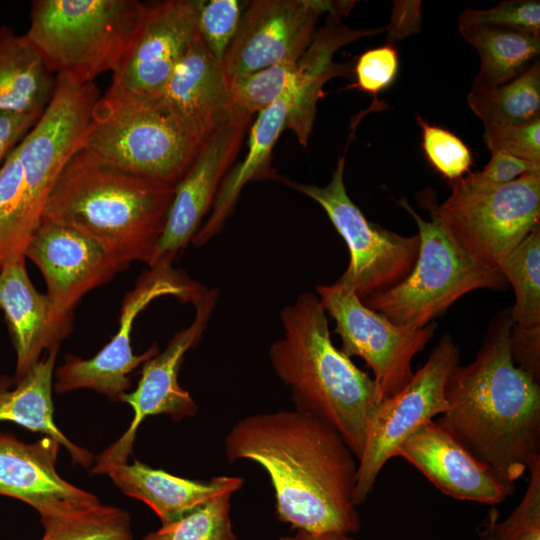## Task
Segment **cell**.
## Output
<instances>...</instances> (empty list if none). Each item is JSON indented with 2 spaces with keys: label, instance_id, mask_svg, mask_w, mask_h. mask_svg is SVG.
I'll use <instances>...</instances> for the list:
<instances>
[{
  "label": "cell",
  "instance_id": "f546056e",
  "mask_svg": "<svg viewBox=\"0 0 540 540\" xmlns=\"http://www.w3.org/2000/svg\"><path fill=\"white\" fill-rule=\"evenodd\" d=\"M512 285L515 304L510 309L514 325L540 326V224L498 265Z\"/></svg>",
  "mask_w": 540,
  "mask_h": 540
},
{
  "label": "cell",
  "instance_id": "7bdbcfd3",
  "mask_svg": "<svg viewBox=\"0 0 540 540\" xmlns=\"http://www.w3.org/2000/svg\"><path fill=\"white\" fill-rule=\"evenodd\" d=\"M39 118L0 110V167Z\"/></svg>",
  "mask_w": 540,
  "mask_h": 540
},
{
  "label": "cell",
  "instance_id": "484cf974",
  "mask_svg": "<svg viewBox=\"0 0 540 540\" xmlns=\"http://www.w3.org/2000/svg\"><path fill=\"white\" fill-rule=\"evenodd\" d=\"M56 81L25 34L0 26V110L40 117Z\"/></svg>",
  "mask_w": 540,
  "mask_h": 540
},
{
  "label": "cell",
  "instance_id": "7c38bea8",
  "mask_svg": "<svg viewBox=\"0 0 540 540\" xmlns=\"http://www.w3.org/2000/svg\"><path fill=\"white\" fill-rule=\"evenodd\" d=\"M317 296L335 321L341 351L358 356L372 370L382 400L401 391L413 377L412 359L433 338L437 324L399 326L363 304L354 292L335 283L316 286Z\"/></svg>",
  "mask_w": 540,
  "mask_h": 540
},
{
  "label": "cell",
  "instance_id": "277c9868",
  "mask_svg": "<svg viewBox=\"0 0 540 540\" xmlns=\"http://www.w3.org/2000/svg\"><path fill=\"white\" fill-rule=\"evenodd\" d=\"M174 188L122 172L83 147L61 170L43 217L97 240L125 270L150 265L163 233Z\"/></svg>",
  "mask_w": 540,
  "mask_h": 540
},
{
  "label": "cell",
  "instance_id": "f35d334b",
  "mask_svg": "<svg viewBox=\"0 0 540 540\" xmlns=\"http://www.w3.org/2000/svg\"><path fill=\"white\" fill-rule=\"evenodd\" d=\"M484 127L483 139L491 153L505 151L518 158L540 163V119L527 124Z\"/></svg>",
  "mask_w": 540,
  "mask_h": 540
},
{
  "label": "cell",
  "instance_id": "7402d4cb",
  "mask_svg": "<svg viewBox=\"0 0 540 540\" xmlns=\"http://www.w3.org/2000/svg\"><path fill=\"white\" fill-rule=\"evenodd\" d=\"M338 11L328 12L327 20L297 61L293 75L295 100L289 112L286 129L298 142L307 146L312 132L318 100L323 96L324 84L335 77H350L353 69L348 63H336L335 53L343 46L360 38L385 33L386 28L353 29L342 23Z\"/></svg>",
  "mask_w": 540,
  "mask_h": 540
},
{
  "label": "cell",
  "instance_id": "7a4b0ae2",
  "mask_svg": "<svg viewBox=\"0 0 540 540\" xmlns=\"http://www.w3.org/2000/svg\"><path fill=\"white\" fill-rule=\"evenodd\" d=\"M513 324L510 309L493 317L475 359L448 376L447 410L436 421L514 484L540 454V381L513 361Z\"/></svg>",
  "mask_w": 540,
  "mask_h": 540
},
{
  "label": "cell",
  "instance_id": "836d02e7",
  "mask_svg": "<svg viewBox=\"0 0 540 540\" xmlns=\"http://www.w3.org/2000/svg\"><path fill=\"white\" fill-rule=\"evenodd\" d=\"M421 129V147L429 164L450 182L469 174L473 166L470 148L456 134L415 116Z\"/></svg>",
  "mask_w": 540,
  "mask_h": 540
},
{
  "label": "cell",
  "instance_id": "d590c367",
  "mask_svg": "<svg viewBox=\"0 0 540 540\" xmlns=\"http://www.w3.org/2000/svg\"><path fill=\"white\" fill-rule=\"evenodd\" d=\"M525 494L509 517L493 524L498 540H540V454L529 463Z\"/></svg>",
  "mask_w": 540,
  "mask_h": 540
},
{
  "label": "cell",
  "instance_id": "60d3db41",
  "mask_svg": "<svg viewBox=\"0 0 540 540\" xmlns=\"http://www.w3.org/2000/svg\"><path fill=\"white\" fill-rule=\"evenodd\" d=\"M510 350L514 363L540 381V326L524 328L513 324Z\"/></svg>",
  "mask_w": 540,
  "mask_h": 540
},
{
  "label": "cell",
  "instance_id": "52a82bcc",
  "mask_svg": "<svg viewBox=\"0 0 540 540\" xmlns=\"http://www.w3.org/2000/svg\"><path fill=\"white\" fill-rule=\"evenodd\" d=\"M417 199L429 211L423 219L402 198L399 204L413 217L420 238L411 273L398 285L372 295L363 304L399 326L421 328L433 322L463 295L477 289L504 290L509 283L498 268L471 257L436 214V193L421 191Z\"/></svg>",
  "mask_w": 540,
  "mask_h": 540
},
{
  "label": "cell",
  "instance_id": "4fadbf2b",
  "mask_svg": "<svg viewBox=\"0 0 540 540\" xmlns=\"http://www.w3.org/2000/svg\"><path fill=\"white\" fill-rule=\"evenodd\" d=\"M218 295L217 289H208L193 303L195 316L192 323L176 332L164 351L142 364L136 389L125 393L120 400L131 406L133 419L125 433L96 457L91 474H107L113 466L127 463L137 430L145 418L167 415L180 421L197 414L198 405L180 386L178 374L185 354L199 343Z\"/></svg>",
  "mask_w": 540,
  "mask_h": 540
},
{
  "label": "cell",
  "instance_id": "9a60e30c",
  "mask_svg": "<svg viewBox=\"0 0 540 540\" xmlns=\"http://www.w3.org/2000/svg\"><path fill=\"white\" fill-rule=\"evenodd\" d=\"M24 255L43 274L53 320L67 336L72 331L73 311L81 299L122 271L97 240L47 218H42Z\"/></svg>",
  "mask_w": 540,
  "mask_h": 540
},
{
  "label": "cell",
  "instance_id": "cb8c5ba5",
  "mask_svg": "<svg viewBox=\"0 0 540 540\" xmlns=\"http://www.w3.org/2000/svg\"><path fill=\"white\" fill-rule=\"evenodd\" d=\"M294 100L295 87L292 77L283 94L258 113L249 131L247 154L221 184L210 217L192 239L196 246L204 244L220 230L247 182L276 175L270 165L271 153L278 137L286 129Z\"/></svg>",
  "mask_w": 540,
  "mask_h": 540
},
{
  "label": "cell",
  "instance_id": "8992f818",
  "mask_svg": "<svg viewBox=\"0 0 540 540\" xmlns=\"http://www.w3.org/2000/svg\"><path fill=\"white\" fill-rule=\"evenodd\" d=\"M146 11L136 0H35L25 35L55 76L87 84L117 69Z\"/></svg>",
  "mask_w": 540,
  "mask_h": 540
},
{
  "label": "cell",
  "instance_id": "30bf717a",
  "mask_svg": "<svg viewBox=\"0 0 540 540\" xmlns=\"http://www.w3.org/2000/svg\"><path fill=\"white\" fill-rule=\"evenodd\" d=\"M207 290L184 271L172 266L148 267L124 295L117 333L91 358L66 355L64 363L56 370L55 391L92 389L110 400L120 401L131 387L130 374L159 352L158 344L153 343L142 354L133 353L131 332L140 312L162 296H173L193 304Z\"/></svg>",
  "mask_w": 540,
  "mask_h": 540
},
{
  "label": "cell",
  "instance_id": "8fae6325",
  "mask_svg": "<svg viewBox=\"0 0 540 540\" xmlns=\"http://www.w3.org/2000/svg\"><path fill=\"white\" fill-rule=\"evenodd\" d=\"M459 354L451 335L444 333L408 384L380 402L369 423L364 450L358 460L353 494L356 506L366 501L382 468L397 456L402 443L447 410L445 384L459 364Z\"/></svg>",
  "mask_w": 540,
  "mask_h": 540
},
{
  "label": "cell",
  "instance_id": "d4e9b609",
  "mask_svg": "<svg viewBox=\"0 0 540 540\" xmlns=\"http://www.w3.org/2000/svg\"><path fill=\"white\" fill-rule=\"evenodd\" d=\"M58 350L46 352L19 380L0 375V421L18 424L56 440L70 453L74 463L88 468L94 461L93 454L70 441L53 418L52 381Z\"/></svg>",
  "mask_w": 540,
  "mask_h": 540
},
{
  "label": "cell",
  "instance_id": "3957f363",
  "mask_svg": "<svg viewBox=\"0 0 540 540\" xmlns=\"http://www.w3.org/2000/svg\"><path fill=\"white\" fill-rule=\"evenodd\" d=\"M280 319L283 335L270 346L269 360L290 390L295 410L334 429L359 460L382 401L374 379L333 345L316 294L301 293L281 310Z\"/></svg>",
  "mask_w": 540,
  "mask_h": 540
},
{
  "label": "cell",
  "instance_id": "e575fe53",
  "mask_svg": "<svg viewBox=\"0 0 540 540\" xmlns=\"http://www.w3.org/2000/svg\"><path fill=\"white\" fill-rule=\"evenodd\" d=\"M243 7L237 0L199 1L198 34L219 61H223L239 28Z\"/></svg>",
  "mask_w": 540,
  "mask_h": 540
},
{
  "label": "cell",
  "instance_id": "e0dca14e",
  "mask_svg": "<svg viewBox=\"0 0 540 540\" xmlns=\"http://www.w3.org/2000/svg\"><path fill=\"white\" fill-rule=\"evenodd\" d=\"M197 0L147 4L139 34L112 73L111 87L156 95L197 34Z\"/></svg>",
  "mask_w": 540,
  "mask_h": 540
},
{
  "label": "cell",
  "instance_id": "44dd1931",
  "mask_svg": "<svg viewBox=\"0 0 540 540\" xmlns=\"http://www.w3.org/2000/svg\"><path fill=\"white\" fill-rule=\"evenodd\" d=\"M25 260L17 257L0 269V309L16 353L15 380L68 337L55 324L46 294L31 282Z\"/></svg>",
  "mask_w": 540,
  "mask_h": 540
},
{
  "label": "cell",
  "instance_id": "74e56055",
  "mask_svg": "<svg viewBox=\"0 0 540 540\" xmlns=\"http://www.w3.org/2000/svg\"><path fill=\"white\" fill-rule=\"evenodd\" d=\"M399 72V54L392 44L368 49L357 59L353 68L356 81L347 88H357L371 94L378 102V94L388 89Z\"/></svg>",
  "mask_w": 540,
  "mask_h": 540
},
{
  "label": "cell",
  "instance_id": "ac0fdd59",
  "mask_svg": "<svg viewBox=\"0 0 540 540\" xmlns=\"http://www.w3.org/2000/svg\"><path fill=\"white\" fill-rule=\"evenodd\" d=\"M59 447L56 440L47 436L25 443L10 433L0 432V495L31 506L40 519L99 504L96 495L58 474Z\"/></svg>",
  "mask_w": 540,
  "mask_h": 540
},
{
  "label": "cell",
  "instance_id": "ee69618b",
  "mask_svg": "<svg viewBox=\"0 0 540 540\" xmlns=\"http://www.w3.org/2000/svg\"><path fill=\"white\" fill-rule=\"evenodd\" d=\"M279 540H351V537L338 532L309 533L297 530L294 535L282 536Z\"/></svg>",
  "mask_w": 540,
  "mask_h": 540
},
{
  "label": "cell",
  "instance_id": "9c48e42d",
  "mask_svg": "<svg viewBox=\"0 0 540 540\" xmlns=\"http://www.w3.org/2000/svg\"><path fill=\"white\" fill-rule=\"evenodd\" d=\"M449 185L451 195L437 203L436 214L460 246L485 266L498 268L540 224V171L488 190L471 189L457 180Z\"/></svg>",
  "mask_w": 540,
  "mask_h": 540
},
{
  "label": "cell",
  "instance_id": "ba28073f",
  "mask_svg": "<svg viewBox=\"0 0 540 540\" xmlns=\"http://www.w3.org/2000/svg\"><path fill=\"white\" fill-rule=\"evenodd\" d=\"M345 160L344 153L325 186L286 179L284 183L315 201L342 236L350 259L335 284L351 290L363 301L395 287L411 273L418 257L420 238L418 234L402 236L366 219L347 193Z\"/></svg>",
  "mask_w": 540,
  "mask_h": 540
},
{
  "label": "cell",
  "instance_id": "5bb4252c",
  "mask_svg": "<svg viewBox=\"0 0 540 540\" xmlns=\"http://www.w3.org/2000/svg\"><path fill=\"white\" fill-rule=\"evenodd\" d=\"M353 1L255 0L243 12L222 61L228 81L273 64L296 60L310 44L325 12L349 13Z\"/></svg>",
  "mask_w": 540,
  "mask_h": 540
},
{
  "label": "cell",
  "instance_id": "f6af8a7d",
  "mask_svg": "<svg viewBox=\"0 0 540 540\" xmlns=\"http://www.w3.org/2000/svg\"><path fill=\"white\" fill-rule=\"evenodd\" d=\"M498 519L497 510H492L489 514L487 523L485 526L484 536L482 540H498L493 532V524Z\"/></svg>",
  "mask_w": 540,
  "mask_h": 540
},
{
  "label": "cell",
  "instance_id": "f1b7e54d",
  "mask_svg": "<svg viewBox=\"0 0 540 540\" xmlns=\"http://www.w3.org/2000/svg\"><path fill=\"white\" fill-rule=\"evenodd\" d=\"M467 104L486 125L527 124L540 119V62L503 85L471 90Z\"/></svg>",
  "mask_w": 540,
  "mask_h": 540
},
{
  "label": "cell",
  "instance_id": "5b68a950",
  "mask_svg": "<svg viewBox=\"0 0 540 540\" xmlns=\"http://www.w3.org/2000/svg\"><path fill=\"white\" fill-rule=\"evenodd\" d=\"M203 143L156 95L110 86L92 109L82 147L122 172L175 188Z\"/></svg>",
  "mask_w": 540,
  "mask_h": 540
},
{
  "label": "cell",
  "instance_id": "ffe728a7",
  "mask_svg": "<svg viewBox=\"0 0 540 540\" xmlns=\"http://www.w3.org/2000/svg\"><path fill=\"white\" fill-rule=\"evenodd\" d=\"M156 96L188 132L202 141L232 114L230 83L223 64L207 49L198 32Z\"/></svg>",
  "mask_w": 540,
  "mask_h": 540
},
{
  "label": "cell",
  "instance_id": "ab89813d",
  "mask_svg": "<svg viewBox=\"0 0 540 540\" xmlns=\"http://www.w3.org/2000/svg\"><path fill=\"white\" fill-rule=\"evenodd\" d=\"M491 154L490 161L482 171L469 173L457 181L471 189L488 190L508 184L526 173L540 171V163L518 158L505 151Z\"/></svg>",
  "mask_w": 540,
  "mask_h": 540
},
{
  "label": "cell",
  "instance_id": "1f68e13d",
  "mask_svg": "<svg viewBox=\"0 0 540 540\" xmlns=\"http://www.w3.org/2000/svg\"><path fill=\"white\" fill-rule=\"evenodd\" d=\"M233 493L220 494L186 512L142 540H236L231 520Z\"/></svg>",
  "mask_w": 540,
  "mask_h": 540
},
{
  "label": "cell",
  "instance_id": "b9f144b4",
  "mask_svg": "<svg viewBox=\"0 0 540 540\" xmlns=\"http://www.w3.org/2000/svg\"><path fill=\"white\" fill-rule=\"evenodd\" d=\"M422 26L421 1H393L390 22L386 28V44L420 32Z\"/></svg>",
  "mask_w": 540,
  "mask_h": 540
},
{
  "label": "cell",
  "instance_id": "83f0119b",
  "mask_svg": "<svg viewBox=\"0 0 540 540\" xmlns=\"http://www.w3.org/2000/svg\"><path fill=\"white\" fill-rule=\"evenodd\" d=\"M42 219L31 178L16 148L0 167V269L26 247Z\"/></svg>",
  "mask_w": 540,
  "mask_h": 540
},
{
  "label": "cell",
  "instance_id": "bcb514c9",
  "mask_svg": "<svg viewBox=\"0 0 540 540\" xmlns=\"http://www.w3.org/2000/svg\"><path fill=\"white\" fill-rule=\"evenodd\" d=\"M351 540H355V539L351 538Z\"/></svg>",
  "mask_w": 540,
  "mask_h": 540
},
{
  "label": "cell",
  "instance_id": "6da1fadb",
  "mask_svg": "<svg viewBox=\"0 0 540 540\" xmlns=\"http://www.w3.org/2000/svg\"><path fill=\"white\" fill-rule=\"evenodd\" d=\"M224 446L228 462L250 460L268 474L280 521L309 533L360 529L358 460L323 422L297 410L252 414L231 427Z\"/></svg>",
  "mask_w": 540,
  "mask_h": 540
},
{
  "label": "cell",
  "instance_id": "603a6c76",
  "mask_svg": "<svg viewBox=\"0 0 540 540\" xmlns=\"http://www.w3.org/2000/svg\"><path fill=\"white\" fill-rule=\"evenodd\" d=\"M107 474L125 495L148 505L162 524L174 521L220 494L234 493L243 485V479L237 476H216L208 480L183 478L136 459L132 464L113 466Z\"/></svg>",
  "mask_w": 540,
  "mask_h": 540
},
{
  "label": "cell",
  "instance_id": "4316f807",
  "mask_svg": "<svg viewBox=\"0 0 540 540\" xmlns=\"http://www.w3.org/2000/svg\"><path fill=\"white\" fill-rule=\"evenodd\" d=\"M458 28L480 60L472 90L508 83L538 60L540 34L488 25H458Z\"/></svg>",
  "mask_w": 540,
  "mask_h": 540
},
{
  "label": "cell",
  "instance_id": "8d00e7d4",
  "mask_svg": "<svg viewBox=\"0 0 540 540\" xmlns=\"http://www.w3.org/2000/svg\"><path fill=\"white\" fill-rule=\"evenodd\" d=\"M458 25H488L540 34V2L507 0L490 9L468 8L460 13Z\"/></svg>",
  "mask_w": 540,
  "mask_h": 540
},
{
  "label": "cell",
  "instance_id": "4dcf8cb0",
  "mask_svg": "<svg viewBox=\"0 0 540 540\" xmlns=\"http://www.w3.org/2000/svg\"><path fill=\"white\" fill-rule=\"evenodd\" d=\"M40 540H134L131 517L119 507L101 503L90 508L42 518Z\"/></svg>",
  "mask_w": 540,
  "mask_h": 540
},
{
  "label": "cell",
  "instance_id": "2e32d148",
  "mask_svg": "<svg viewBox=\"0 0 540 540\" xmlns=\"http://www.w3.org/2000/svg\"><path fill=\"white\" fill-rule=\"evenodd\" d=\"M253 116L232 110L204 141L189 170L174 188L165 227L148 267L172 266L214 204L222 178L236 158Z\"/></svg>",
  "mask_w": 540,
  "mask_h": 540
},
{
  "label": "cell",
  "instance_id": "d6986e66",
  "mask_svg": "<svg viewBox=\"0 0 540 540\" xmlns=\"http://www.w3.org/2000/svg\"><path fill=\"white\" fill-rule=\"evenodd\" d=\"M397 456L417 468L439 491L455 499L496 505L515 491V484L499 477L434 420L406 439Z\"/></svg>",
  "mask_w": 540,
  "mask_h": 540
},
{
  "label": "cell",
  "instance_id": "d6a6232c",
  "mask_svg": "<svg viewBox=\"0 0 540 540\" xmlns=\"http://www.w3.org/2000/svg\"><path fill=\"white\" fill-rule=\"evenodd\" d=\"M296 60H286L230 81L232 110L251 116L274 103L288 87Z\"/></svg>",
  "mask_w": 540,
  "mask_h": 540
}]
</instances>
